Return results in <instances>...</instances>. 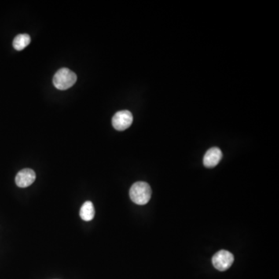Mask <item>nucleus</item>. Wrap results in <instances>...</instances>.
Returning a JSON list of instances; mask_svg holds the SVG:
<instances>
[{
    "label": "nucleus",
    "instance_id": "f257e3e1",
    "mask_svg": "<svg viewBox=\"0 0 279 279\" xmlns=\"http://www.w3.org/2000/svg\"><path fill=\"white\" fill-rule=\"evenodd\" d=\"M151 186L144 181H137L130 188V199L137 205L147 204L151 199Z\"/></svg>",
    "mask_w": 279,
    "mask_h": 279
},
{
    "label": "nucleus",
    "instance_id": "f03ea898",
    "mask_svg": "<svg viewBox=\"0 0 279 279\" xmlns=\"http://www.w3.org/2000/svg\"><path fill=\"white\" fill-rule=\"evenodd\" d=\"M77 75L68 68H63L56 72L53 78L54 86L58 90H67L75 85Z\"/></svg>",
    "mask_w": 279,
    "mask_h": 279
},
{
    "label": "nucleus",
    "instance_id": "7ed1b4c3",
    "mask_svg": "<svg viewBox=\"0 0 279 279\" xmlns=\"http://www.w3.org/2000/svg\"><path fill=\"white\" fill-rule=\"evenodd\" d=\"M234 262V257L228 251L222 250L214 254L212 259L213 265L215 269L221 272H224L229 269Z\"/></svg>",
    "mask_w": 279,
    "mask_h": 279
},
{
    "label": "nucleus",
    "instance_id": "20e7f679",
    "mask_svg": "<svg viewBox=\"0 0 279 279\" xmlns=\"http://www.w3.org/2000/svg\"><path fill=\"white\" fill-rule=\"evenodd\" d=\"M133 119V115L130 111H119L112 117V126L116 130L123 131L131 126Z\"/></svg>",
    "mask_w": 279,
    "mask_h": 279
},
{
    "label": "nucleus",
    "instance_id": "39448f33",
    "mask_svg": "<svg viewBox=\"0 0 279 279\" xmlns=\"http://www.w3.org/2000/svg\"><path fill=\"white\" fill-rule=\"evenodd\" d=\"M35 179L36 174L32 169H23L16 174V184L20 188H26L32 185Z\"/></svg>",
    "mask_w": 279,
    "mask_h": 279
},
{
    "label": "nucleus",
    "instance_id": "423d86ee",
    "mask_svg": "<svg viewBox=\"0 0 279 279\" xmlns=\"http://www.w3.org/2000/svg\"><path fill=\"white\" fill-rule=\"evenodd\" d=\"M222 151L220 148L214 147L206 151L203 158V165L206 167H214L220 163L222 159Z\"/></svg>",
    "mask_w": 279,
    "mask_h": 279
},
{
    "label": "nucleus",
    "instance_id": "0eeeda50",
    "mask_svg": "<svg viewBox=\"0 0 279 279\" xmlns=\"http://www.w3.org/2000/svg\"><path fill=\"white\" fill-rule=\"evenodd\" d=\"M80 217L84 221H90L94 218L95 209L92 202L87 201L82 205L80 210Z\"/></svg>",
    "mask_w": 279,
    "mask_h": 279
},
{
    "label": "nucleus",
    "instance_id": "6e6552de",
    "mask_svg": "<svg viewBox=\"0 0 279 279\" xmlns=\"http://www.w3.org/2000/svg\"><path fill=\"white\" fill-rule=\"evenodd\" d=\"M31 38L28 34H19L13 40V48L16 51H22L30 44Z\"/></svg>",
    "mask_w": 279,
    "mask_h": 279
}]
</instances>
